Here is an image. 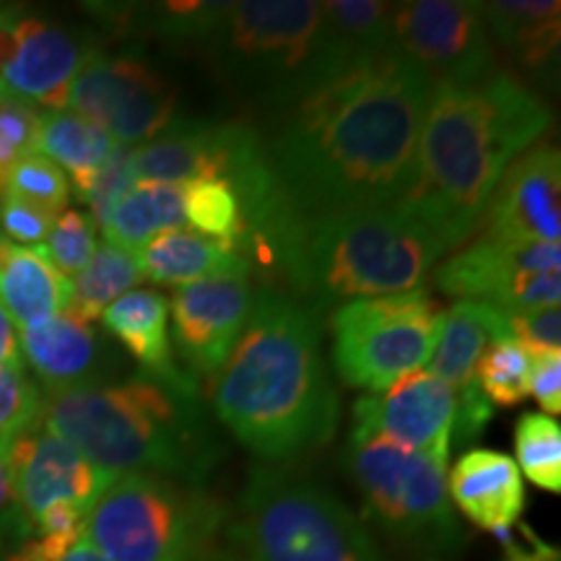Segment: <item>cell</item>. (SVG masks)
I'll return each mask as SVG.
<instances>
[{"instance_id":"cell-11","label":"cell","mask_w":561,"mask_h":561,"mask_svg":"<svg viewBox=\"0 0 561 561\" xmlns=\"http://www.w3.org/2000/svg\"><path fill=\"white\" fill-rule=\"evenodd\" d=\"M138 180L185 185L224 180L234 187L242 208H257L278 193L261 136L242 123L174 121L149 144L133 149Z\"/></svg>"},{"instance_id":"cell-39","label":"cell","mask_w":561,"mask_h":561,"mask_svg":"<svg viewBox=\"0 0 561 561\" xmlns=\"http://www.w3.org/2000/svg\"><path fill=\"white\" fill-rule=\"evenodd\" d=\"M55 219L58 216L47 214V210L34 208L30 203L9 198L3 195V206H0V227H3L5 234H9V242H21V244H39L42 240L50 237L55 227Z\"/></svg>"},{"instance_id":"cell-29","label":"cell","mask_w":561,"mask_h":561,"mask_svg":"<svg viewBox=\"0 0 561 561\" xmlns=\"http://www.w3.org/2000/svg\"><path fill=\"white\" fill-rule=\"evenodd\" d=\"M115 140L100 125L89 123L76 112H45L39 115L37 153L58 164L73 180L76 195L87 191L94 174L110 159Z\"/></svg>"},{"instance_id":"cell-12","label":"cell","mask_w":561,"mask_h":561,"mask_svg":"<svg viewBox=\"0 0 561 561\" xmlns=\"http://www.w3.org/2000/svg\"><path fill=\"white\" fill-rule=\"evenodd\" d=\"M439 291L504 312L559 307L561 244H517L476 237L434 273Z\"/></svg>"},{"instance_id":"cell-37","label":"cell","mask_w":561,"mask_h":561,"mask_svg":"<svg viewBox=\"0 0 561 561\" xmlns=\"http://www.w3.org/2000/svg\"><path fill=\"white\" fill-rule=\"evenodd\" d=\"M138 182L136 167H133V149L130 146L115 144L110 159L104 161V167L94 174V180L89 182L87 191L79 193V201L87 203L91 208V219L96 227H102L110 219L112 208L123 201V195L130 191Z\"/></svg>"},{"instance_id":"cell-16","label":"cell","mask_w":561,"mask_h":561,"mask_svg":"<svg viewBox=\"0 0 561 561\" xmlns=\"http://www.w3.org/2000/svg\"><path fill=\"white\" fill-rule=\"evenodd\" d=\"M476 237L517 244H559L561 159L557 146L536 144L512 161L491 193Z\"/></svg>"},{"instance_id":"cell-30","label":"cell","mask_w":561,"mask_h":561,"mask_svg":"<svg viewBox=\"0 0 561 561\" xmlns=\"http://www.w3.org/2000/svg\"><path fill=\"white\" fill-rule=\"evenodd\" d=\"M140 280H144V273H140L136 252L104 242L96 248L87 268L70 278V301L66 312L81 322L102 318L112 301L136 289Z\"/></svg>"},{"instance_id":"cell-24","label":"cell","mask_w":561,"mask_h":561,"mask_svg":"<svg viewBox=\"0 0 561 561\" xmlns=\"http://www.w3.org/2000/svg\"><path fill=\"white\" fill-rule=\"evenodd\" d=\"M500 339H510L507 312L483 301L458 299L445 310L437 348L426 369L460 396L476 385V367L483 351Z\"/></svg>"},{"instance_id":"cell-35","label":"cell","mask_w":561,"mask_h":561,"mask_svg":"<svg viewBox=\"0 0 561 561\" xmlns=\"http://www.w3.org/2000/svg\"><path fill=\"white\" fill-rule=\"evenodd\" d=\"M42 248L62 276L68 280L76 278L100 248L96 244V224L83 210H62L55 219L47 244H42Z\"/></svg>"},{"instance_id":"cell-40","label":"cell","mask_w":561,"mask_h":561,"mask_svg":"<svg viewBox=\"0 0 561 561\" xmlns=\"http://www.w3.org/2000/svg\"><path fill=\"white\" fill-rule=\"evenodd\" d=\"M32 536V523L21 510L16 489H13L11 468L5 453L0 450V557H9Z\"/></svg>"},{"instance_id":"cell-18","label":"cell","mask_w":561,"mask_h":561,"mask_svg":"<svg viewBox=\"0 0 561 561\" xmlns=\"http://www.w3.org/2000/svg\"><path fill=\"white\" fill-rule=\"evenodd\" d=\"M170 307L174 343L187 369L214 377L248 322L250 278L237 273L182 286L174 291Z\"/></svg>"},{"instance_id":"cell-21","label":"cell","mask_w":561,"mask_h":561,"mask_svg":"<svg viewBox=\"0 0 561 561\" xmlns=\"http://www.w3.org/2000/svg\"><path fill=\"white\" fill-rule=\"evenodd\" d=\"M450 494L468 520L483 530H510L525 510L517 462L496 450H468L450 473Z\"/></svg>"},{"instance_id":"cell-41","label":"cell","mask_w":561,"mask_h":561,"mask_svg":"<svg viewBox=\"0 0 561 561\" xmlns=\"http://www.w3.org/2000/svg\"><path fill=\"white\" fill-rule=\"evenodd\" d=\"M530 356V392L546 416L561 413V351H538Z\"/></svg>"},{"instance_id":"cell-6","label":"cell","mask_w":561,"mask_h":561,"mask_svg":"<svg viewBox=\"0 0 561 561\" xmlns=\"http://www.w3.org/2000/svg\"><path fill=\"white\" fill-rule=\"evenodd\" d=\"M442 244L401 208L297 214L271 265L314 305L421 289Z\"/></svg>"},{"instance_id":"cell-10","label":"cell","mask_w":561,"mask_h":561,"mask_svg":"<svg viewBox=\"0 0 561 561\" xmlns=\"http://www.w3.org/2000/svg\"><path fill=\"white\" fill-rule=\"evenodd\" d=\"M445 310L426 289L354 299L331 314L333 362L348 388L382 392L424 369L437 348Z\"/></svg>"},{"instance_id":"cell-20","label":"cell","mask_w":561,"mask_h":561,"mask_svg":"<svg viewBox=\"0 0 561 561\" xmlns=\"http://www.w3.org/2000/svg\"><path fill=\"white\" fill-rule=\"evenodd\" d=\"M21 359L45 382L47 392L96 385L102 369V346L89 322L62 312L58 318L19 331Z\"/></svg>"},{"instance_id":"cell-17","label":"cell","mask_w":561,"mask_h":561,"mask_svg":"<svg viewBox=\"0 0 561 561\" xmlns=\"http://www.w3.org/2000/svg\"><path fill=\"white\" fill-rule=\"evenodd\" d=\"M5 460L21 510L32 525L55 504H76L89 515L102 491L115 481L42 424L21 434L5 450Z\"/></svg>"},{"instance_id":"cell-42","label":"cell","mask_w":561,"mask_h":561,"mask_svg":"<svg viewBox=\"0 0 561 561\" xmlns=\"http://www.w3.org/2000/svg\"><path fill=\"white\" fill-rule=\"evenodd\" d=\"M496 536L504 538L507 543V561H559V551L553 546H546L543 541H538L533 533L525 528V538H528V546H517L507 538V533L500 530Z\"/></svg>"},{"instance_id":"cell-9","label":"cell","mask_w":561,"mask_h":561,"mask_svg":"<svg viewBox=\"0 0 561 561\" xmlns=\"http://www.w3.org/2000/svg\"><path fill=\"white\" fill-rule=\"evenodd\" d=\"M346 468L364 510L419 561H450L462 543L447 496V468L382 437L348 434Z\"/></svg>"},{"instance_id":"cell-4","label":"cell","mask_w":561,"mask_h":561,"mask_svg":"<svg viewBox=\"0 0 561 561\" xmlns=\"http://www.w3.org/2000/svg\"><path fill=\"white\" fill-rule=\"evenodd\" d=\"M39 424L102 473H157L201 486L221 445L203 416L198 385L144 375L42 396Z\"/></svg>"},{"instance_id":"cell-33","label":"cell","mask_w":561,"mask_h":561,"mask_svg":"<svg viewBox=\"0 0 561 561\" xmlns=\"http://www.w3.org/2000/svg\"><path fill=\"white\" fill-rule=\"evenodd\" d=\"M517 471L538 489L561 491V430L546 413H523L515 426Z\"/></svg>"},{"instance_id":"cell-43","label":"cell","mask_w":561,"mask_h":561,"mask_svg":"<svg viewBox=\"0 0 561 561\" xmlns=\"http://www.w3.org/2000/svg\"><path fill=\"white\" fill-rule=\"evenodd\" d=\"M21 367H24V359H21L16 325H13L9 312L0 307V371L21 369Z\"/></svg>"},{"instance_id":"cell-45","label":"cell","mask_w":561,"mask_h":561,"mask_svg":"<svg viewBox=\"0 0 561 561\" xmlns=\"http://www.w3.org/2000/svg\"><path fill=\"white\" fill-rule=\"evenodd\" d=\"M62 561H107V559H102L100 553L91 549V546H89L87 541H81Z\"/></svg>"},{"instance_id":"cell-1","label":"cell","mask_w":561,"mask_h":561,"mask_svg":"<svg viewBox=\"0 0 561 561\" xmlns=\"http://www.w3.org/2000/svg\"><path fill=\"white\" fill-rule=\"evenodd\" d=\"M434 83L396 50L320 83L291 107L268 151L297 214L398 208L416 182Z\"/></svg>"},{"instance_id":"cell-31","label":"cell","mask_w":561,"mask_h":561,"mask_svg":"<svg viewBox=\"0 0 561 561\" xmlns=\"http://www.w3.org/2000/svg\"><path fill=\"white\" fill-rule=\"evenodd\" d=\"M185 191V221L208 237L240 244L244 242L242 206L234 187L224 180H193L182 185Z\"/></svg>"},{"instance_id":"cell-34","label":"cell","mask_w":561,"mask_h":561,"mask_svg":"<svg viewBox=\"0 0 561 561\" xmlns=\"http://www.w3.org/2000/svg\"><path fill=\"white\" fill-rule=\"evenodd\" d=\"M3 193L9 198L24 201L34 208L60 216L68 208L70 182L58 164L39 157V153H32V157L16 161V167L5 178Z\"/></svg>"},{"instance_id":"cell-14","label":"cell","mask_w":561,"mask_h":561,"mask_svg":"<svg viewBox=\"0 0 561 561\" xmlns=\"http://www.w3.org/2000/svg\"><path fill=\"white\" fill-rule=\"evenodd\" d=\"M392 50L413 62L434 87L476 81L496 70L481 5L466 0L396 3Z\"/></svg>"},{"instance_id":"cell-26","label":"cell","mask_w":561,"mask_h":561,"mask_svg":"<svg viewBox=\"0 0 561 561\" xmlns=\"http://www.w3.org/2000/svg\"><path fill=\"white\" fill-rule=\"evenodd\" d=\"M392 9L380 0H328L322 32L333 76L392 53Z\"/></svg>"},{"instance_id":"cell-38","label":"cell","mask_w":561,"mask_h":561,"mask_svg":"<svg viewBox=\"0 0 561 561\" xmlns=\"http://www.w3.org/2000/svg\"><path fill=\"white\" fill-rule=\"evenodd\" d=\"M510 339H515L528 354L561 351V312L559 307L507 312Z\"/></svg>"},{"instance_id":"cell-3","label":"cell","mask_w":561,"mask_h":561,"mask_svg":"<svg viewBox=\"0 0 561 561\" xmlns=\"http://www.w3.org/2000/svg\"><path fill=\"white\" fill-rule=\"evenodd\" d=\"M221 424L265 460L325 445L339 426V396L322 364L320 325L280 291L252 294L240 339L210 382Z\"/></svg>"},{"instance_id":"cell-27","label":"cell","mask_w":561,"mask_h":561,"mask_svg":"<svg viewBox=\"0 0 561 561\" xmlns=\"http://www.w3.org/2000/svg\"><path fill=\"white\" fill-rule=\"evenodd\" d=\"M483 24L525 70H546L557 58L561 3L557 0H491L479 3Z\"/></svg>"},{"instance_id":"cell-8","label":"cell","mask_w":561,"mask_h":561,"mask_svg":"<svg viewBox=\"0 0 561 561\" xmlns=\"http://www.w3.org/2000/svg\"><path fill=\"white\" fill-rule=\"evenodd\" d=\"M234 538L248 561H382L339 496L276 468L250 473Z\"/></svg>"},{"instance_id":"cell-44","label":"cell","mask_w":561,"mask_h":561,"mask_svg":"<svg viewBox=\"0 0 561 561\" xmlns=\"http://www.w3.org/2000/svg\"><path fill=\"white\" fill-rule=\"evenodd\" d=\"M21 11L5 9L0 5V76H3L5 62H9L13 45H16V24H19Z\"/></svg>"},{"instance_id":"cell-25","label":"cell","mask_w":561,"mask_h":561,"mask_svg":"<svg viewBox=\"0 0 561 561\" xmlns=\"http://www.w3.org/2000/svg\"><path fill=\"white\" fill-rule=\"evenodd\" d=\"M104 328L140 362L144 375L164 382L193 380L174 364L170 341V301L149 289L128 291L102 312Z\"/></svg>"},{"instance_id":"cell-5","label":"cell","mask_w":561,"mask_h":561,"mask_svg":"<svg viewBox=\"0 0 561 561\" xmlns=\"http://www.w3.org/2000/svg\"><path fill=\"white\" fill-rule=\"evenodd\" d=\"M157 30L203 47L224 79L273 107H294L333 79L318 0L157 5Z\"/></svg>"},{"instance_id":"cell-32","label":"cell","mask_w":561,"mask_h":561,"mask_svg":"<svg viewBox=\"0 0 561 561\" xmlns=\"http://www.w3.org/2000/svg\"><path fill=\"white\" fill-rule=\"evenodd\" d=\"M476 385L491 409H515L530 396V356L515 339H500L483 351Z\"/></svg>"},{"instance_id":"cell-22","label":"cell","mask_w":561,"mask_h":561,"mask_svg":"<svg viewBox=\"0 0 561 561\" xmlns=\"http://www.w3.org/2000/svg\"><path fill=\"white\" fill-rule=\"evenodd\" d=\"M70 280L55 268L42 244L0 240V307L13 325L34 328L68 310Z\"/></svg>"},{"instance_id":"cell-7","label":"cell","mask_w":561,"mask_h":561,"mask_svg":"<svg viewBox=\"0 0 561 561\" xmlns=\"http://www.w3.org/2000/svg\"><path fill=\"white\" fill-rule=\"evenodd\" d=\"M221 520V504L203 486L125 473L89 510L83 541L107 561H203Z\"/></svg>"},{"instance_id":"cell-13","label":"cell","mask_w":561,"mask_h":561,"mask_svg":"<svg viewBox=\"0 0 561 561\" xmlns=\"http://www.w3.org/2000/svg\"><path fill=\"white\" fill-rule=\"evenodd\" d=\"M68 107L100 125L115 144H149L174 121L178 94L138 55L94 53L68 94Z\"/></svg>"},{"instance_id":"cell-36","label":"cell","mask_w":561,"mask_h":561,"mask_svg":"<svg viewBox=\"0 0 561 561\" xmlns=\"http://www.w3.org/2000/svg\"><path fill=\"white\" fill-rule=\"evenodd\" d=\"M42 390L21 369L0 371V450H9L21 434L39 424Z\"/></svg>"},{"instance_id":"cell-28","label":"cell","mask_w":561,"mask_h":561,"mask_svg":"<svg viewBox=\"0 0 561 561\" xmlns=\"http://www.w3.org/2000/svg\"><path fill=\"white\" fill-rule=\"evenodd\" d=\"M185 191L170 182L138 180L102 224L104 242L138 252L153 237L185 227Z\"/></svg>"},{"instance_id":"cell-15","label":"cell","mask_w":561,"mask_h":561,"mask_svg":"<svg viewBox=\"0 0 561 561\" xmlns=\"http://www.w3.org/2000/svg\"><path fill=\"white\" fill-rule=\"evenodd\" d=\"M455 419L458 396L450 385L424 367L405 375L388 390L356 401L351 432L382 437L447 468Z\"/></svg>"},{"instance_id":"cell-2","label":"cell","mask_w":561,"mask_h":561,"mask_svg":"<svg viewBox=\"0 0 561 561\" xmlns=\"http://www.w3.org/2000/svg\"><path fill=\"white\" fill-rule=\"evenodd\" d=\"M549 123V107L510 73L439 83L421 125L416 182L398 208L445 252L460 248L479 231L496 182Z\"/></svg>"},{"instance_id":"cell-23","label":"cell","mask_w":561,"mask_h":561,"mask_svg":"<svg viewBox=\"0 0 561 561\" xmlns=\"http://www.w3.org/2000/svg\"><path fill=\"white\" fill-rule=\"evenodd\" d=\"M144 278L164 286H191L216 276H248L252 263L240 244L208 240L191 229L167 231L136 252Z\"/></svg>"},{"instance_id":"cell-19","label":"cell","mask_w":561,"mask_h":561,"mask_svg":"<svg viewBox=\"0 0 561 561\" xmlns=\"http://www.w3.org/2000/svg\"><path fill=\"white\" fill-rule=\"evenodd\" d=\"M91 55L94 50H89L73 32L21 13L16 45L0 76V91L32 107L60 112L68 107L70 87Z\"/></svg>"}]
</instances>
